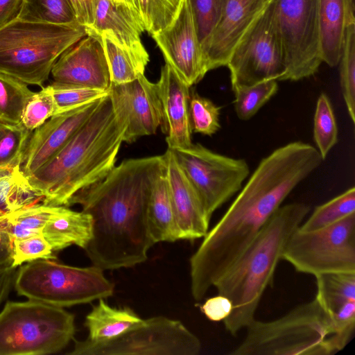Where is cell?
<instances>
[{"label":"cell","instance_id":"cell-51","mask_svg":"<svg viewBox=\"0 0 355 355\" xmlns=\"http://www.w3.org/2000/svg\"><path fill=\"white\" fill-rule=\"evenodd\" d=\"M270 1H272V0H270Z\"/></svg>","mask_w":355,"mask_h":355},{"label":"cell","instance_id":"cell-27","mask_svg":"<svg viewBox=\"0 0 355 355\" xmlns=\"http://www.w3.org/2000/svg\"><path fill=\"white\" fill-rule=\"evenodd\" d=\"M42 202L20 167L0 168V212L5 214Z\"/></svg>","mask_w":355,"mask_h":355},{"label":"cell","instance_id":"cell-41","mask_svg":"<svg viewBox=\"0 0 355 355\" xmlns=\"http://www.w3.org/2000/svg\"><path fill=\"white\" fill-rule=\"evenodd\" d=\"M53 252L42 234L15 239L11 245V266L17 268L38 259H55Z\"/></svg>","mask_w":355,"mask_h":355},{"label":"cell","instance_id":"cell-13","mask_svg":"<svg viewBox=\"0 0 355 355\" xmlns=\"http://www.w3.org/2000/svg\"><path fill=\"white\" fill-rule=\"evenodd\" d=\"M166 63L189 87L207 73L189 0H182L171 23L152 35Z\"/></svg>","mask_w":355,"mask_h":355},{"label":"cell","instance_id":"cell-35","mask_svg":"<svg viewBox=\"0 0 355 355\" xmlns=\"http://www.w3.org/2000/svg\"><path fill=\"white\" fill-rule=\"evenodd\" d=\"M31 134L21 123L0 122V168L20 167Z\"/></svg>","mask_w":355,"mask_h":355},{"label":"cell","instance_id":"cell-12","mask_svg":"<svg viewBox=\"0 0 355 355\" xmlns=\"http://www.w3.org/2000/svg\"><path fill=\"white\" fill-rule=\"evenodd\" d=\"M170 150L210 218L241 190L250 173L245 159L214 153L200 144Z\"/></svg>","mask_w":355,"mask_h":355},{"label":"cell","instance_id":"cell-28","mask_svg":"<svg viewBox=\"0 0 355 355\" xmlns=\"http://www.w3.org/2000/svg\"><path fill=\"white\" fill-rule=\"evenodd\" d=\"M98 37L104 49L112 84L128 83L144 74L147 64L123 47L109 33H102Z\"/></svg>","mask_w":355,"mask_h":355},{"label":"cell","instance_id":"cell-29","mask_svg":"<svg viewBox=\"0 0 355 355\" xmlns=\"http://www.w3.org/2000/svg\"><path fill=\"white\" fill-rule=\"evenodd\" d=\"M18 18L52 24H79L71 0H23Z\"/></svg>","mask_w":355,"mask_h":355},{"label":"cell","instance_id":"cell-45","mask_svg":"<svg viewBox=\"0 0 355 355\" xmlns=\"http://www.w3.org/2000/svg\"><path fill=\"white\" fill-rule=\"evenodd\" d=\"M16 268L10 266L0 269V305L8 296L11 287L14 285Z\"/></svg>","mask_w":355,"mask_h":355},{"label":"cell","instance_id":"cell-1","mask_svg":"<svg viewBox=\"0 0 355 355\" xmlns=\"http://www.w3.org/2000/svg\"><path fill=\"white\" fill-rule=\"evenodd\" d=\"M164 155L123 160L101 182L76 194L92 218V236L84 249L92 264L105 270L144 262L153 242L148 204L153 184L165 169Z\"/></svg>","mask_w":355,"mask_h":355},{"label":"cell","instance_id":"cell-8","mask_svg":"<svg viewBox=\"0 0 355 355\" xmlns=\"http://www.w3.org/2000/svg\"><path fill=\"white\" fill-rule=\"evenodd\" d=\"M282 259L296 271L314 277L355 274V214L328 227L291 236Z\"/></svg>","mask_w":355,"mask_h":355},{"label":"cell","instance_id":"cell-48","mask_svg":"<svg viewBox=\"0 0 355 355\" xmlns=\"http://www.w3.org/2000/svg\"><path fill=\"white\" fill-rule=\"evenodd\" d=\"M112 1L115 2V3H121V2H124L123 0H112Z\"/></svg>","mask_w":355,"mask_h":355},{"label":"cell","instance_id":"cell-42","mask_svg":"<svg viewBox=\"0 0 355 355\" xmlns=\"http://www.w3.org/2000/svg\"><path fill=\"white\" fill-rule=\"evenodd\" d=\"M200 311L212 322L223 321L232 311V304L229 298L219 295L208 298L201 306Z\"/></svg>","mask_w":355,"mask_h":355},{"label":"cell","instance_id":"cell-11","mask_svg":"<svg viewBox=\"0 0 355 355\" xmlns=\"http://www.w3.org/2000/svg\"><path fill=\"white\" fill-rule=\"evenodd\" d=\"M286 65L281 80L315 74L322 62L318 0H273Z\"/></svg>","mask_w":355,"mask_h":355},{"label":"cell","instance_id":"cell-40","mask_svg":"<svg viewBox=\"0 0 355 355\" xmlns=\"http://www.w3.org/2000/svg\"><path fill=\"white\" fill-rule=\"evenodd\" d=\"M57 107L51 85L35 92L23 113L21 124L33 132L56 114Z\"/></svg>","mask_w":355,"mask_h":355},{"label":"cell","instance_id":"cell-10","mask_svg":"<svg viewBox=\"0 0 355 355\" xmlns=\"http://www.w3.org/2000/svg\"><path fill=\"white\" fill-rule=\"evenodd\" d=\"M226 66L232 89L268 79L281 80L286 65L273 0L241 37Z\"/></svg>","mask_w":355,"mask_h":355},{"label":"cell","instance_id":"cell-22","mask_svg":"<svg viewBox=\"0 0 355 355\" xmlns=\"http://www.w3.org/2000/svg\"><path fill=\"white\" fill-rule=\"evenodd\" d=\"M320 52L322 62L338 64L347 29L355 23L354 0H318Z\"/></svg>","mask_w":355,"mask_h":355},{"label":"cell","instance_id":"cell-21","mask_svg":"<svg viewBox=\"0 0 355 355\" xmlns=\"http://www.w3.org/2000/svg\"><path fill=\"white\" fill-rule=\"evenodd\" d=\"M87 33L98 36L102 33L111 35L123 47L147 64L149 55L141 41L144 31L142 21L124 2L98 0L92 26Z\"/></svg>","mask_w":355,"mask_h":355},{"label":"cell","instance_id":"cell-38","mask_svg":"<svg viewBox=\"0 0 355 355\" xmlns=\"http://www.w3.org/2000/svg\"><path fill=\"white\" fill-rule=\"evenodd\" d=\"M51 86L57 107L56 114L98 100L109 93L101 89L54 82Z\"/></svg>","mask_w":355,"mask_h":355},{"label":"cell","instance_id":"cell-20","mask_svg":"<svg viewBox=\"0 0 355 355\" xmlns=\"http://www.w3.org/2000/svg\"><path fill=\"white\" fill-rule=\"evenodd\" d=\"M164 155L180 239L203 238L209 231L211 218L171 150L168 148Z\"/></svg>","mask_w":355,"mask_h":355},{"label":"cell","instance_id":"cell-49","mask_svg":"<svg viewBox=\"0 0 355 355\" xmlns=\"http://www.w3.org/2000/svg\"><path fill=\"white\" fill-rule=\"evenodd\" d=\"M3 234V232L0 230V236Z\"/></svg>","mask_w":355,"mask_h":355},{"label":"cell","instance_id":"cell-43","mask_svg":"<svg viewBox=\"0 0 355 355\" xmlns=\"http://www.w3.org/2000/svg\"><path fill=\"white\" fill-rule=\"evenodd\" d=\"M76 13L78 23L85 29L90 28L94 21L98 0H71Z\"/></svg>","mask_w":355,"mask_h":355},{"label":"cell","instance_id":"cell-44","mask_svg":"<svg viewBox=\"0 0 355 355\" xmlns=\"http://www.w3.org/2000/svg\"><path fill=\"white\" fill-rule=\"evenodd\" d=\"M23 0H0V28L18 17Z\"/></svg>","mask_w":355,"mask_h":355},{"label":"cell","instance_id":"cell-2","mask_svg":"<svg viewBox=\"0 0 355 355\" xmlns=\"http://www.w3.org/2000/svg\"><path fill=\"white\" fill-rule=\"evenodd\" d=\"M128 126L109 94L48 163L27 178L42 203L68 207L76 194L101 182L115 166Z\"/></svg>","mask_w":355,"mask_h":355},{"label":"cell","instance_id":"cell-5","mask_svg":"<svg viewBox=\"0 0 355 355\" xmlns=\"http://www.w3.org/2000/svg\"><path fill=\"white\" fill-rule=\"evenodd\" d=\"M232 355H331L339 352L330 320L317 299L275 320L254 319Z\"/></svg>","mask_w":355,"mask_h":355},{"label":"cell","instance_id":"cell-33","mask_svg":"<svg viewBox=\"0 0 355 355\" xmlns=\"http://www.w3.org/2000/svg\"><path fill=\"white\" fill-rule=\"evenodd\" d=\"M313 139L324 160L338 141V128L329 97L324 93L319 96L313 119Z\"/></svg>","mask_w":355,"mask_h":355},{"label":"cell","instance_id":"cell-16","mask_svg":"<svg viewBox=\"0 0 355 355\" xmlns=\"http://www.w3.org/2000/svg\"><path fill=\"white\" fill-rule=\"evenodd\" d=\"M51 73L53 82L109 91L111 76L100 37L87 34L57 60Z\"/></svg>","mask_w":355,"mask_h":355},{"label":"cell","instance_id":"cell-39","mask_svg":"<svg viewBox=\"0 0 355 355\" xmlns=\"http://www.w3.org/2000/svg\"><path fill=\"white\" fill-rule=\"evenodd\" d=\"M189 110L193 132L211 136L220 129V107L211 100L193 92L190 96Z\"/></svg>","mask_w":355,"mask_h":355},{"label":"cell","instance_id":"cell-37","mask_svg":"<svg viewBox=\"0 0 355 355\" xmlns=\"http://www.w3.org/2000/svg\"><path fill=\"white\" fill-rule=\"evenodd\" d=\"M141 20L151 35L168 26L176 16L182 0H137Z\"/></svg>","mask_w":355,"mask_h":355},{"label":"cell","instance_id":"cell-47","mask_svg":"<svg viewBox=\"0 0 355 355\" xmlns=\"http://www.w3.org/2000/svg\"><path fill=\"white\" fill-rule=\"evenodd\" d=\"M123 1L140 17L139 6L137 0H123Z\"/></svg>","mask_w":355,"mask_h":355},{"label":"cell","instance_id":"cell-7","mask_svg":"<svg viewBox=\"0 0 355 355\" xmlns=\"http://www.w3.org/2000/svg\"><path fill=\"white\" fill-rule=\"evenodd\" d=\"M14 286L19 295L61 308L105 299L114 293V284L101 268L71 266L51 259L21 266Z\"/></svg>","mask_w":355,"mask_h":355},{"label":"cell","instance_id":"cell-6","mask_svg":"<svg viewBox=\"0 0 355 355\" xmlns=\"http://www.w3.org/2000/svg\"><path fill=\"white\" fill-rule=\"evenodd\" d=\"M74 315L35 300L8 301L0 312V355L57 353L73 340Z\"/></svg>","mask_w":355,"mask_h":355},{"label":"cell","instance_id":"cell-3","mask_svg":"<svg viewBox=\"0 0 355 355\" xmlns=\"http://www.w3.org/2000/svg\"><path fill=\"white\" fill-rule=\"evenodd\" d=\"M310 210L311 207L303 202L282 205L215 284L218 294L227 297L232 304L230 315L223 320L231 335L236 336L255 319L262 295L272 282L291 236Z\"/></svg>","mask_w":355,"mask_h":355},{"label":"cell","instance_id":"cell-30","mask_svg":"<svg viewBox=\"0 0 355 355\" xmlns=\"http://www.w3.org/2000/svg\"><path fill=\"white\" fill-rule=\"evenodd\" d=\"M34 94L27 84L0 73V122L21 124L25 107Z\"/></svg>","mask_w":355,"mask_h":355},{"label":"cell","instance_id":"cell-31","mask_svg":"<svg viewBox=\"0 0 355 355\" xmlns=\"http://www.w3.org/2000/svg\"><path fill=\"white\" fill-rule=\"evenodd\" d=\"M353 214H355L354 187L315 207L299 229L311 231L324 228Z\"/></svg>","mask_w":355,"mask_h":355},{"label":"cell","instance_id":"cell-32","mask_svg":"<svg viewBox=\"0 0 355 355\" xmlns=\"http://www.w3.org/2000/svg\"><path fill=\"white\" fill-rule=\"evenodd\" d=\"M234 106L241 120H248L278 91L277 80H265L254 85L232 88Z\"/></svg>","mask_w":355,"mask_h":355},{"label":"cell","instance_id":"cell-23","mask_svg":"<svg viewBox=\"0 0 355 355\" xmlns=\"http://www.w3.org/2000/svg\"><path fill=\"white\" fill-rule=\"evenodd\" d=\"M92 225L89 214L58 206L44 225L42 234L53 251L71 245L85 249L92 236Z\"/></svg>","mask_w":355,"mask_h":355},{"label":"cell","instance_id":"cell-25","mask_svg":"<svg viewBox=\"0 0 355 355\" xmlns=\"http://www.w3.org/2000/svg\"><path fill=\"white\" fill-rule=\"evenodd\" d=\"M148 220L155 243L180 240L166 175V168L155 180L148 204Z\"/></svg>","mask_w":355,"mask_h":355},{"label":"cell","instance_id":"cell-9","mask_svg":"<svg viewBox=\"0 0 355 355\" xmlns=\"http://www.w3.org/2000/svg\"><path fill=\"white\" fill-rule=\"evenodd\" d=\"M200 339L180 320L159 315L115 339L92 343L75 340L70 355H197Z\"/></svg>","mask_w":355,"mask_h":355},{"label":"cell","instance_id":"cell-17","mask_svg":"<svg viewBox=\"0 0 355 355\" xmlns=\"http://www.w3.org/2000/svg\"><path fill=\"white\" fill-rule=\"evenodd\" d=\"M270 0H225L220 21L204 53L206 70L226 66L241 37Z\"/></svg>","mask_w":355,"mask_h":355},{"label":"cell","instance_id":"cell-19","mask_svg":"<svg viewBox=\"0 0 355 355\" xmlns=\"http://www.w3.org/2000/svg\"><path fill=\"white\" fill-rule=\"evenodd\" d=\"M315 277V297L328 315L336 343L342 350L355 329V274H327Z\"/></svg>","mask_w":355,"mask_h":355},{"label":"cell","instance_id":"cell-24","mask_svg":"<svg viewBox=\"0 0 355 355\" xmlns=\"http://www.w3.org/2000/svg\"><path fill=\"white\" fill-rule=\"evenodd\" d=\"M98 300L85 317L84 325L88 330L85 339L87 341L103 343L115 339L144 321L129 307L115 308L110 306L104 298Z\"/></svg>","mask_w":355,"mask_h":355},{"label":"cell","instance_id":"cell-18","mask_svg":"<svg viewBox=\"0 0 355 355\" xmlns=\"http://www.w3.org/2000/svg\"><path fill=\"white\" fill-rule=\"evenodd\" d=\"M156 85L162 112L160 127L166 135L168 148L189 147L193 144L189 110L190 87L180 80L166 63L162 67Z\"/></svg>","mask_w":355,"mask_h":355},{"label":"cell","instance_id":"cell-14","mask_svg":"<svg viewBox=\"0 0 355 355\" xmlns=\"http://www.w3.org/2000/svg\"><path fill=\"white\" fill-rule=\"evenodd\" d=\"M108 94L112 107L128 119L123 142L131 144L157 132L162 124V112L156 83L142 74L128 83H112Z\"/></svg>","mask_w":355,"mask_h":355},{"label":"cell","instance_id":"cell-50","mask_svg":"<svg viewBox=\"0 0 355 355\" xmlns=\"http://www.w3.org/2000/svg\"><path fill=\"white\" fill-rule=\"evenodd\" d=\"M1 215H3V214L0 212V216H1Z\"/></svg>","mask_w":355,"mask_h":355},{"label":"cell","instance_id":"cell-15","mask_svg":"<svg viewBox=\"0 0 355 355\" xmlns=\"http://www.w3.org/2000/svg\"><path fill=\"white\" fill-rule=\"evenodd\" d=\"M101 99L53 115L33 130L21 163L22 174L27 178L51 161L89 119Z\"/></svg>","mask_w":355,"mask_h":355},{"label":"cell","instance_id":"cell-26","mask_svg":"<svg viewBox=\"0 0 355 355\" xmlns=\"http://www.w3.org/2000/svg\"><path fill=\"white\" fill-rule=\"evenodd\" d=\"M58 207L40 202L3 214L0 216V230L11 243L42 234L44 225Z\"/></svg>","mask_w":355,"mask_h":355},{"label":"cell","instance_id":"cell-36","mask_svg":"<svg viewBox=\"0 0 355 355\" xmlns=\"http://www.w3.org/2000/svg\"><path fill=\"white\" fill-rule=\"evenodd\" d=\"M225 0H189L203 57L221 17Z\"/></svg>","mask_w":355,"mask_h":355},{"label":"cell","instance_id":"cell-46","mask_svg":"<svg viewBox=\"0 0 355 355\" xmlns=\"http://www.w3.org/2000/svg\"><path fill=\"white\" fill-rule=\"evenodd\" d=\"M11 245L9 238L3 233L0 236V269L11 265Z\"/></svg>","mask_w":355,"mask_h":355},{"label":"cell","instance_id":"cell-34","mask_svg":"<svg viewBox=\"0 0 355 355\" xmlns=\"http://www.w3.org/2000/svg\"><path fill=\"white\" fill-rule=\"evenodd\" d=\"M343 96L352 122H355V23L349 25L339 61Z\"/></svg>","mask_w":355,"mask_h":355},{"label":"cell","instance_id":"cell-4","mask_svg":"<svg viewBox=\"0 0 355 355\" xmlns=\"http://www.w3.org/2000/svg\"><path fill=\"white\" fill-rule=\"evenodd\" d=\"M85 28L16 18L0 28V73L42 87L53 66L87 35Z\"/></svg>","mask_w":355,"mask_h":355}]
</instances>
